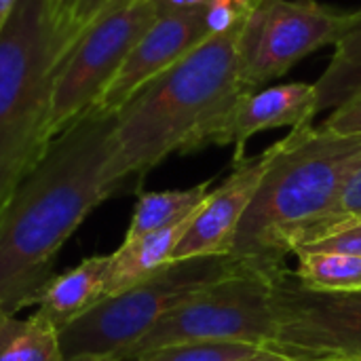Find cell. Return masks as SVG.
Masks as SVG:
<instances>
[{
  "label": "cell",
  "instance_id": "6da1fadb",
  "mask_svg": "<svg viewBox=\"0 0 361 361\" xmlns=\"http://www.w3.org/2000/svg\"><path fill=\"white\" fill-rule=\"evenodd\" d=\"M114 112L89 110L55 135L0 212V309L38 302L53 264L82 220L108 199L104 167Z\"/></svg>",
  "mask_w": 361,
  "mask_h": 361
},
{
  "label": "cell",
  "instance_id": "7a4b0ae2",
  "mask_svg": "<svg viewBox=\"0 0 361 361\" xmlns=\"http://www.w3.org/2000/svg\"><path fill=\"white\" fill-rule=\"evenodd\" d=\"M241 27L207 36L114 112L104 167L108 199L137 190L169 154H190L203 127L247 91L239 80Z\"/></svg>",
  "mask_w": 361,
  "mask_h": 361
},
{
  "label": "cell",
  "instance_id": "3957f363",
  "mask_svg": "<svg viewBox=\"0 0 361 361\" xmlns=\"http://www.w3.org/2000/svg\"><path fill=\"white\" fill-rule=\"evenodd\" d=\"M361 165V133H336L313 123L279 140L260 188L237 228L231 258L275 277L332 214Z\"/></svg>",
  "mask_w": 361,
  "mask_h": 361
},
{
  "label": "cell",
  "instance_id": "277c9868",
  "mask_svg": "<svg viewBox=\"0 0 361 361\" xmlns=\"http://www.w3.org/2000/svg\"><path fill=\"white\" fill-rule=\"evenodd\" d=\"M80 32L53 0H17L0 32V212L53 140V82Z\"/></svg>",
  "mask_w": 361,
  "mask_h": 361
},
{
  "label": "cell",
  "instance_id": "5b68a950",
  "mask_svg": "<svg viewBox=\"0 0 361 361\" xmlns=\"http://www.w3.org/2000/svg\"><path fill=\"white\" fill-rule=\"evenodd\" d=\"M233 269H237V262L231 256H199L165 264L133 288L104 298L61 330L63 357L110 355L125 361L161 317Z\"/></svg>",
  "mask_w": 361,
  "mask_h": 361
},
{
  "label": "cell",
  "instance_id": "8992f818",
  "mask_svg": "<svg viewBox=\"0 0 361 361\" xmlns=\"http://www.w3.org/2000/svg\"><path fill=\"white\" fill-rule=\"evenodd\" d=\"M273 336V277L237 264L161 317L125 361L182 343L235 341L269 349Z\"/></svg>",
  "mask_w": 361,
  "mask_h": 361
},
{
  "label": "cell",
  "instance_id": "52a82bcc",
  "mask_svg": "<svg viewBox=\"0 0 361 361\" xmlns=\"http://www.w3.org/2000/svg\"><path fill=\"white\" fill-rule=\"evenodd\" d=\"M157 17L152 0H108L82 25L53 82L49 112L53 137L95 108L131 49Z\"/></svg>",
  "mask_w": 361,
  "mask_h": 361
},
{
  "label": "cell",
  "instance_id": "ba28073f",
  "mask_svg": "<svg viewBox=\"0 0 361 361\" xmlns=\"http://www.w3.org/2000/svg\"><path fill=\"white\" fill-rule=\"evenodd\" d=\"M360 23L361 11L317 0H260L239 34V80L256 91L317 49L336 44Z\"/></svg>",
  "mask_w": 361,
  "mask_h": 361
},
{
  "label": "cell",
  "instance_id": "9c48e42d",
  "mask_svg": "<svg viewBox=\"0 0 361 361\" xmlns=\"http://www.w3.org/2000/svg\"><path fill=\"white\" fill-rule=\"evenodd\" d=\"M271 351L300 361L361 360V292L307 288L296 273L273 277Z\"/></svg>",
  "mask_w": 361,
  "mask_h": 361
},
{
  "label": "cell",
  "instance_id": "30bf717a",
  "mask_svg": "<svg viewBox=\"0 0 361 361\" xmlns=\"http://www.w3.org/2000/svg\"><path fill=\"white\" fill-rule=\"evenodd\" d=\"M317 116L315 85L290 82L256 91H243L222 114L212 118L195 142V150L207 146H235L233 165L243 161L252 135L277 127H302Z\"/></svg>",
  "mask_w": 361,
  "mask_h": 361
},
{
  "label": "cell",
  "instance_id": "8fae6325",
  "mask_svg": "<svg viewBox=\"0 0 361 361\" xmlns=\"http://www.w3.org/2000/svg\"><path fill=\"white\" fill-rule=\"evenodd\" d=\"M277 152L279 142L252 159L235 163L233 173L216 190H212L203 205L195 212L192 222L171 254V262L199 256H231L243 214L254 201Z\"/></svg>",
  "mask_w": 361,
  "mask_h": 361
},
{
  "label": "cell",
  "instance_id": "7c38bea8",
  "mask_svg": "<svg viewBox=\"0 0 361 361\" xmlns=\"http://www.w3.org/2000/svg\"><path fill=\"white\" fill-rule=\"evenodd\" d=\"M203 6L192 11L165 13L154 19L146 34L131 49L121 70L99 97L93 110L116 112L123 108L144 85L176 66L197 44L207 38Z\"/></svg>",
  "mask_w": 361,
  "mask_h": 361
},
{
  "label": "cell",
  "instance_id": "4fadbf2b",
  "mask_svg": "<svg viewBox=\"0 0 361 361\" xmlns=\"http://www.w3.org/2000/svg\"><path fill=\"white\" fill-rule=\"evenodd\" d=\"M108 267L110 256H93L49 281L36 307L57 332L72 326L106 298Z\"/></svg>",
  "mask_w": 361,
  "mask_h": 361
},
{
  "label": "cell",
  "instance_id": "5bb4252c",
  "mask_svg": "<svg viewBox=\"0 0 361 361\" xmlns=\"http://www.w3.org/2000/svg\"><path fill=\"white\" fill-rule=\"evenodd\" d=\"M192 216L195 214H190L188 218H184L182 222L169 228L144 235L135 241L129 243L123 241L121 247L114 254H110L106 298L133 288L135 283L144 281L146 277L154 275L165 264H169L178 241L182 239L188 224L192 222Z\"/></svg>",
  "mask_w": 361,
  "mask_h": 361
},
{
  "label": "cell",
  "instance_id": "9a60e30c",
  "mask_svg": "<svg viewBox=\"0 0 361 361\" xmlns=\"http://www.w3.org/2000/svg\"><path fill=\"white\" fill-rule=\"evenodd\" d=\"M0 361H66L59 332L40 311L19 319L0 309Z\"/></svg>",
  "mask_w": 361,
  "mask_h": 361
},
{
  "label": "cell",
  "instance_id": "2e32d148",
  "mask_svg": "<svg viewBox=\"0 0 361 361\" xmlns=\"http://www.w3.org/2000/svg\"><path fill=\"white\" fill-rule=\"evenodd\" d=\"M209 192H212V180L201 182L186 190H163V192L142 195L135 205L133 218L129 222L125 243L182 222L203 205Z\"/></svg>",
  "mask_w": 361,
  "mask_h": 361
},
{
  "label": "cell",
  "instance_id": "e0dca14e",
  "mask_svg": "<svg viewBox=\"0 0 361 361\" xmlns=\"http://www.w3.org/2000/svg\"><path fill=\"white\" fill-rule=\"evenodd\" d=\"M361 93V23L336 42L330 66L315 82L317 114L336 110Z\"/></svg>",
  "mask_w": 361,
  "mask_h": 361
},
{
  "label": "cell",
  "instance_id": "ac0fdd59",
  "mask_svg": "<svg viewBox=\"0 0 361 361\" xmlns=\"http://www.w3.org/2000/svg\"><path fill=\"white\" fill-rule=\"evenodd\" d=\"M296 277L322 292H361V256L336 252H298Z\"/></svg>",
  "mask_w": 361,
  "mask_h": 361
},
{
  "label": "cell",
  "instance_id": "d6986e66",
  "mask_svg": "<svg viewBox=\"0 0 361 361\" xmlns=\"http://www.w3.org/2000/svg\"><path fill=\"white\" fill-rule=\"evenodd\" d=\"M267 347L235 343V341H207V343H182L154 349L133 361H247L262 353Z\"/></svg>",
  "mask_w": 361,
  "mask_h": 361
},
{
  "label": "cell",
  "instance_id": "ffe728a7",
  "mask_svg": "<svg viewBox=\"0 0 361 361\" xmlns=\"http://www.w3.org/2000/svg\"><path fill=\"white\" fill-rule=\"evenodd\" d=\"M361 222V165L353 171V176L347 180L341 197H338V203L336 207L332 209V214L322 222V226L315 231L313 239L307 243H315L336 231H343L347 226H353V224H360ZM305 245V247H307ZM302 250V247H300Z\"/></svg>",
  "mask_w": 361,
  "mask_h": 361
},
{
  "label": "cell",
  "instance_id": "44dd1931",
  "mask_svg": "<svg viewBox=\"0 0 361 361\" xmlns=\"http://www.w3.org/2000/svg\"><path fill=\"white\" fill-rule=\"evenodd\" d=\"M260 0H207L203 6V19L207 34H222L239 27L250 19Z\"/></svg>",
  "mask_w": 361,
  "mask_h": 361
},
{
  "label": "cell",
  "instance_id": "7402d4cb",
  "mask_svg": "<svg viewBox=\"0 0 361 361\" xmlns=\"http://www.w3.org/2000/svg\"><path fill=\"white\" fill-rule=\"evenodd\" d=\"M298 252H336V254H351L361 256V222L347 226L343 231H336ZM296 252V254H298Z\"/></svg>",
  "mask_w": 361,
  "mask_h": 361
},
{
  "label": "cell",
  "instance_id": "603a6c76",
  "mask_svg": "<svg viewBox=\"0 0 361 361\" xmlns=\"http://www.w3.org/2000/svg\"><path fill=\"white\" fill-rule=\"evenodd\" d=\"M322 127L336 131V133H361V93L332 110L328 121L322 123Z\"/></svg>",
  "mask_w": 361,
  "mask_h": 361
},
{
  "label": "cell",
  "instance_id": "cb8c5ba5",
  "mask_svg": "<svg viewBox=\"0 0 361 361\" xmlns=\"http://www.w3.org/2000/svg\"><path fill=\"white\" fill-rule=\"evenodd\" d=\"M157 6L159 15L165 13H178V11H192V8H201L205 6L207 0H152Z\"/></svg>",
  "mask_w": 361,
  "mask_h": 361
},
{
  "label": "cell",
  "instance_id": "d4e9b609",
  "mask_svg": "<svg viewBox=\"0 0 361 361\" xmlns=\"http://www.w3.org/2000/svg\"><path fill=\"white\" fill-rule=\"evenodd\" d=\"M108 0H78V6H76V11H74V23L78 25V27H82L85 23H89L95 15H97V11L106 4Z\"/></svg>",
  "mask_w": 361,
  "mask_h": 361
},
{
  "label": "cell",
  "instance_id": "484cf974",
  "mask_svg": "<svg viewBox=\"0 0 361 361\" xmlns=\"http://www.w3.org/2000/svg\"><path fill=\"white\" fill-rule=\"evenodd\" d=\"M247 361H300V360H294V357H288V355L275 353V351H271V349H264L262 353H258L256 357H252V360H247Z\"/></svg>",
  "mask_w": 361,
  "mask_h": 361
},
{
  "label": "cell",
  "instance_id": "4316f807",
  "mask_svg": "<svg viewBox=\"0 0 361 361\" xmlns=\"http://www.w3.org/2000/svg\"><path fill=\"white\" fill-rule=\"evenodd\" d=\"M15 4H17V0H0V32H2L4 23L8 21V17H11Z\"/></svg>",
  "mask_w": 361,
  "mask_h": 361
},
{
  "label": "cell",
  "instance_id": "83f0119b",
  "mask_svg": "<svg viewBox=\"0 0 361 361\" xmlns=\"http://www.w3.org/2000/svg\"><path fill=\"white\" fill-rule=\"evenodd\" d=\"M55 4H57V8L66 15V17H70L72 21H74V11H76V6H78V0H53Z\"/></svg>",
  "mask_w": 361,
  "mask_h": 361
},
{
  "label": "cell",
  "instance_id": "f1b7e54d",
  "mask_svg": "<svg viewBox=\"0 0 361 361\" xmlns=\"http://www.w3.org/2000/svg\"><path fill=\"white\" fill-rule=\"evenodd\" d=\"M66 361H121L116 357H110V355H78V357H72V360Z\"/></svg>",
  "mask_w": 361,
  "mask_h": 361
},
{
  "label": "cell",
  "instance_id": "f546056e",
  "mask_svg": "<svg viewBox=\"0 0 361 361\" xmlns=\"http://www.w3.org/2000/svg\"><path fill=\"white\" fill-rule=\"evenodd\" d=\"M315 361H361V360H315Z\"/></svg>",
  "mask_w": 361,
  "mask_h": 361
}]
</instances>
